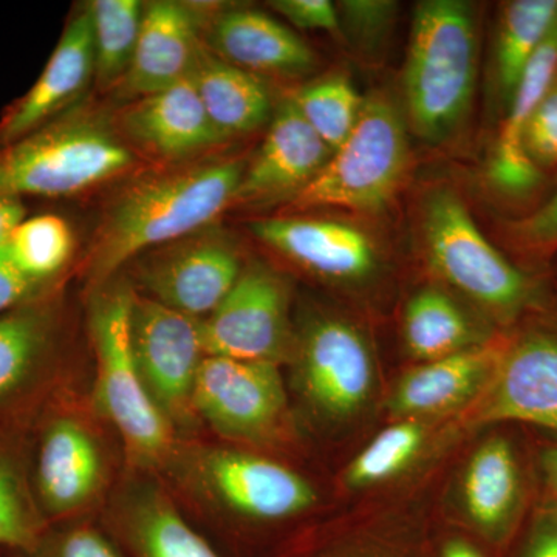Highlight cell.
Listing matches in <instances>:
<instances>
[{"instance_id": "cell-1", "label": "cell", "mask_w": 557, "mask_h": 557, "mask_svg": "<svg viewBox=\"0 0 557 557\" xmlns=\"http://www.w3.org/2000/svg\"><path fill=\"white\" fill-rule=\"evenodd\" d=\"M247 164L215 161L139 182L110 208L91 249L94 288L141 252L183 239L234 203Z\"/></svg>"}, {"instance_id": "cell-2", "label": "cell", "mask_w": 557, "mask_h": 557, "mask_svg": "<svg viewBox=\"0 0 557 557\" xmlns=\"http://www.w3.org/2000/svg\"><path fill=\"white\" fill-rule=\"evenodd\" d=\"M134 296L127 282L113 278L91 293L89 333L97 358L94 405L119 432L131 467L150 472L164 468L178 440L139 376L131 343Z\"/></svg>"}, {"instance_id": "cell-3", "label": "cell", "mask_w": 557, "mask_h": 557, "mask_svg": "<svg viewBox=\"0 0 557 557\" xmlns=\"http://www.w3.org/2000/svg\"><path fill=\"white\" fill-rule=\"evenodd\" d=\"M478 78V28L468 3H418L405 67L410 124L428 141H442L468 115Z\"/></svg>"}, {"instance_id": "cell-4", "label": "cell", "mask_w": 557, "mask_h": 557, "mask_svg": "<svg viewBox=\"0 0 557 557\" xmlns=\"http://www.w3.org/2000/svg\"><path fill=\"white\" fill-rule=\"evenodd\" d=\"M131 164V150L104 120L65 112L0 146V197L75 196L123 174Z\"/></svg>"}, {"instance_id": "cell-5", "label": "cell", "mask_w": 557, "mask_h": 557, "mask_svg": "<svg viewBox=\"0 0 557 557\" xmlns=\"http://www.w3.org/2000/svg\"><path fill=\"white\" fill-rule=\"evenodd\" d=\"M163 469L208 508L252 522L296 518L318 500L309 480L247 450L178 440Z\"/></svg>"}, {"instance_id": "cell-6", "label": "cell", "mask_w": 557, "mask_h": 557, "mask_svg": "<svg viewBox=\"0 0 557 557\" xmlns=\"http://www.w3.org/2000/svg\"><path fill=\"white\" fill-rule=\"evenodd\" d=\"M409 141L394 102L366 98L354 131L295 199L293 208L383 209L406 177Z\"/></svg>"}, {"instance_id": "cell-7", "label": "cell", "mask_w": 557, "mask_h": 557, "mask_svg": "<svg viewBox=\"0 0 557 557\" xmlns=\"http://www.w3.org/2000/svg\"><path fill=\"white\" fill-rule=\"evenodd\" d=\"M423 239L432 270L496 317H516L530 302L531 284L525 274L483 236L454 190L429 194Z\"/></svg>"}, {"instance_id": "cell-8", "label": "cell", "mask_w": 557, "mask_h": 557, "mask_svg": "<svg viewBox=\"0 0 557 557\" xmlns=\"http://www.w3.org/2000/svg\"><path fill=\"white\" fill-rule=\"evenodd\" d=\"M30 478L36 504L53 525L79 519L100 498L108 461L78 416L40 406L32 429Z\"/></svg>"}, {"instance_id": "cell-9", "label": "cell", "mask_w": 557, "mask_h": 557, "mask_svg": "<svg viewBox=\"0 0 557 557\" xmlns=\"http://www.w3.org/2000/svg\"><path fill=\"white\" fill-rule=\"evenodd\" d=\"M131 343L143 384L175 434L196 423L194 392L207 358L200 321L135 293Z\"/></svg>"}, {"instance_id": "cell-10", "label": "cell", "mask_w": 557, "mask_h": 557, "mask_svg": "<svg viewBox=\"0 0 557 557\" xmlns=\"http://www.w3.org/2000/svg\"><path fill=\"white\" fill-rule=\"evenodd\" d=\"M289 362L300 397L322 420L341 423L372 398L376 369L368 339L339 318H319L296 335Z\"/></svg>"}, {"instance_id": "cell-11", "label": "cell", "mask_w": 557, "mask_h": 557, "mask_svg": "<svg viewBox=\"0 0 557 557\" xmlns=\"http://www.w3.org/2000/svg\"><path fill=\"white\" fill-rule=\"evenodd\" d=\"M201 343L212 357L284 364L295 350L285 278L262 263L242 270L218 309L200 321Z\"/></svg>"}, {"instance_id": "cell-12", "label": "cell", "mask_w": 557, "mask_h": 557, "mask_svg": "<svg viewBox=\"0 0 557 557\" xmlns=\"http://www.w3.org/2000/svg\"><path fill=\"white\" fill-rule=\"evenodd\" d=\"M194 412L222 437L255 445L273 442L288 421L278 366L208 355L197 376Z\"/></svg>"}, {"instance_id": "cell-13", "label": "cell", "mask_w": 557, "mask_h": 557, "mask_svg": "<svg viewBox=\"0 0 557 557\" xmlns=\"http://www.w3.org/2000/svg\"><path fill=\"white\" fill-rule=\"evenodd\" d=\"M102 528L126 557H223L146 471L116 490Z\"/></svg>"}, {"instance_id": "cell-14", "label": "cell", "mask_w": 557, "mask_h": 557, "mask_svg": "<svg viewBox=\"0 0 557 557\" xmlns=\"http://www.w3.org/2000/svg\"><path fill=\"white\" fill-rule=\"evenodd\" d=\"M60 313L46 298L0 314V417L38 410L57 375Z\"/></svg>"}, {"instance_id": "cell-15", "label": "cell", "mask_w": 557, "mask_h": 557, "mask_svg": "<svg viewBox=\"0 0 557 557\" xmlns=\"http://www.w3.org/2000/svg\"><path fill=\"white\" fill-rule=\"evenodd\" d=\"M239 255L218 236H201L153 256L139 269L150 299L197 319L208 318L239 278Z\"/></svg>"}, {"instance_id": "cell-16", "label": "cell", "mask_w": 557, "mask_h": 557, "mask_svg": "<svg viewBox=\"0 0 557 557\" xmlns=\"http://www.w3.org/2000/svg\"><path fill=\"white\" fill-rule=\"evenodd\" d=\"M478 423L520 421L557 432V336L528 333L504 348Z\"/></svg>"}, {"instance_id": "cell-17", "label": "cell", "mask_w": 557, "mask_h": 557, "mask_svg": "<svg viewBox=\"0 0 557 557\" xmlns=\"http://www.w3.org/2000/svg\"><path fill=\"white\" fill-rule=\"evenodd\" d=\"M249 230L267 247L329 281L359 282L379 267L368 234L338 220L289 215L255 220Z\"/></svg>"}, {"instance_id": "cell-18", "label": "cell", "mask_w": 557, "mask_h": 557, "mask_svg": "<svg viewBox=\"0 0 557 557\" xmlns=\"http://www.w3.org/2000/svg\"><path fill=\"white\" fill-rule=\"evenodd\" d=\"M95 75L89 7L69 21L57 49L30 90L0 120V146L38 131L67 112Z\"/></svg>"}, {"instance_id": "cell-19", "label": "cell", "mask_w": 557, "mask_h": 557, "mask_svg": "<svg viewBox=\"0 0 557 557\" xmlns=\"http://www.w3.org/2000/svg\"><path fill=\"white\" fill-rule=\"evenodd\" d=\"M330 156L332 149L314 134L293 101L284 102L255 159L245 166L236 201L295 199Z\"/></svg>"}, {"instance_id": "cell-20", "label": "cell", "mask_w": 557, "mask_h": 557, "mask_svg": "<svg viewBox=\"0 0 557 557\" xmlns=\"http://www.w3.org/2000/svg\"><path fill=\"white\" fill-rule=\"evenodd\" d=\"M201 47L190 7L171 0L149 3L129 70L121 81L124 94L138 100L189 79Z\"/></svg>"}, {"instance_id": "cell-21", "label": "cell", "mask_w": 557, "mask_h": 557, "mask_svg": "<svg viewBox=\"0 0 557 557\" xmlns=\"http://www.w3.org/2000/svg\"><path fill=\"white\" fill-rule=\"evenodd\" d=\"M121 129L139 149L163 160H182L225 141L193 81L138 98L124 109Z\"/></svg>"}, {"instance_id": "cell-22", "label": "cell", "mask_w": 557, "mask_h": 557, "mask_svg": "<svg viewBox=\"0 0 557 557\" xmlns=\"http://www.w3.org/2000/svg\"><path fill=\"white\" fill-rule=\"evenodd\" d=\"M504 346L482 344L450 357L420 362L399 376L391 395L388 410L401 420H420L467 405L485 394Z\"/></svg>"}, {"instance_id": "cell-23", "label": "cell", "mask_w": 557, "mask_h": 557, "mask_svg": "<svg viewBox=\"0 0 557 557\" xmlns=\"http://www.w3.org/2000/svg\"><path fill=\"white\" fill-rule=\"evenodd\" d=\"M208 49L249 73L304 75L317 57L292 28L263 11L234 9L211 21Z\"/></svg>"}, {"instance_id": "cell-24", "label": "cell", "mask_w": 557, "mask_h": 557, "mask_svg": "<svg viewBox=\"0 0 557 557\" xmlns=\"http://www.w3.org/2000/svg\"><path fill=\"white\" fill-rule=\"evenodd\" d=\"M39 410L0 417V549L25 553L49 523L36 504L30 478L32 429Z\"/></svg>"}, {"instance_id": "cell-25", "label": "cell", "mask_w": 557, "mask_h": 557, "mask_svg": "<svg viewBox=\"0 0 557 557\" xmlns=\"http://www.w3.org/2000/svg\"><path fill=\"white\" fill-rule=\"evenodd\" d=\"M209 119L226 139L259 129L271 113L270 91L255 73L201 47L190 75Z\"/></svg>"}, {"instance_id": "cell-26", "label": "cell", "mask_w": 557, "mask_h": 557, "mask_svg": "<svg viewBox=\"0 0 557 557\" xmlns=\"http://www.w3.org/2000/svg\"><path fill=\"white\" fill-rule=\"evenodd\" d=\"M463 505L469 519L487 534L504 530L520 500L518 458L504 437L486 440L472 454L463 474Z\"/></svg>"}, {"instance_id": "cell-27", "label": "cell", "mask_w": 557, "mask_h": 557, "mask_svg": "<svg viewBox=\"0 0 557 557\" xmlns=\"http://www.w3.org/2000/svg\"><path fill=\"white\" fill-rule=\"evenodd\" d=\"M403 338L410 357L420 362L482 346V336L465 310L442 289H420L403 317Z\"/></svg>"}, {"instance_id": "cell-28", "label": "cell", "mask_w": 557, "mask_h": 557, "mask_svg": "<svg viewBox=\"0 0 557 557\" xmlns=\"http://www.w3.org/2000/svg\"><path fill=\"white\" fill-rule=\"evenodd\" d=\"M556 20L557 0H515L505 7L498 27L496 67L498 87L508 101Z\"/></svg>"}, {"instance_id": "cell-29", "label": "cell", "mask_w": 557, "mask_h": 557, "mask_svg": "<svg viewBox=\"0 0 557 557\" xmlns=\"http://www.w3.org/2000/svg\"><path fill=\"white\" fill-rule=\"evenodd\" d=\"M72 228L54 214L25 218L0 248L11 267L39 284L51 285L73 252Z\"/></svg>"}, {"instance_id": "cell-30", "label": "cell", "mask_w": 557, "mask_h": 557, "mask_svg": "<svg viewBox=\"0 0 557 557\" xmlns=\"http://www.w3.org/2000/svg\"><path fill=\"white\" fill-rule=\"evenodd\" d=\"M89 11L95 76L104 87L121 84L134 58L145 7L138 0H95Z\"/></svg>"}, {"instance_id": "cell-31", "label": "cell", "mask_w": 557, "mask_h": 557, "mask_svg": "<svg viewBox=\"0 0 557 557\" xmlns=\"http://www.w3.org/2000/svg\"><path fill=\"white\" fill-rule=\"evenodd\" d=\"M556 78L557 20L520 75L518 86L509 100L507 120L502 126L491 160L519 161L530 157L523 146V129L534 110L557 83Z\"/></svg>"}, {"instance_id": "cell-32", "label": "cell", "mask_w": 557, "mask_h": 557, "mask_svg": "<svg viewBox=\"0 0 557 557\" xmlns=\"http://www.w3.org/2000/svg\"><path fill=\"white\" fill-rule=\"evenodd\" d=\"M302 119L330 149H338L359 119L362 100L344 76H330L304 87L292 100Z\"/></svg>"}, {"instance_id": "cell-33", "label": "cell", "mask_w": 557, "mask_h": 557, "mask_svg": "<svg viewBox=\"0 0 557 557\" xmlns=\"http://www.w3.org/2000/svg\"><path fill=\"white\" fill-rule=\"evenodd\" d=\"M426 440L420 420H399L381 431L348 465L344 482L348 487L380 485L395 478L418 456Z\"/></svg>"}, {"instance_id": "cell-34", "label": "cell", "mask_w": 557, "mask_h": 557, "mask_svg": "<svg viewBox=\"0 0 557 557\" xmlns=\"http://www.w3.org/2000/svg\"><path fill=\"white\" fill-rule=\"evenodd\" d=\"M13 557H126L104 528L75 519L53 523L25 553Z\"/></svg>"}, {"instance_id": "cell-35", "label": "cell", "mask_w": 557, "mask_h": 557, "mask_svg": "<svg viewBox=\"0 0 557 557\" xmlns=\"http://www.w3.org/2000/svg\"><path fill=\"white\" fill-rule=\"evenodd\" d=\"M522 139L539 166L557 164V83L528 120Z\"/></svg>"}, {"instance_id": "cell-36", "label": "cell", "mask_w": 557, "mask_h": 557, "mask_svg": "<svg viewBox=\"0 0 557 557\" xmlns=\"http://www.w3.org/2000/svg\"><path fill=\"white\" fill-rule=\"evenodd\" d=\"M512 240L523 251L547 256L557 249V189L536 211L512 223Z\"/></svg>"}, {"instance_id": "cell-37", "label": "cell", "mask_w": 557, "mask_h": 557, "mask_svg": "<svg viewBox=\"0 0 557 557\" xmlns=\"http://www.w3.org/2000/svg\"><path fill=\"white\" fill-rule=\"evenodd\" d=\"M271 9L300 30L338 33L339 11L330 0H274Z\"/></svg>"}, {"instance_id": "cell-38", "label": "cell", "mask_w": 557, "mask_h": 557, "mask_svg": "<svg viewBox=\"0 0 557 557\" xmlns=\"http://www.w3.org/2000/svg\"><path fill=\"white\" fill-rule=\"evenodd\" d=\"M51 285L25 277L0 255V314L49 296Z\"/></svg>"}, {"instance_id": "cell-39", "label": "cell", "mask_w": 557, "mask_h": 557, "mask_svg": "<svg viewBox=\"0 0 557 557\" xmlns=\"http://www.w3.org/2000/svg\"><path fill=\"white\" fill-rule=\"evenodd\" d=\"M344 16L350 21L351 25H355L357 30L370 33L375 28L384 27L388 17H391V11L394 10V3L388 2H344L343 7ZM358 32V33H359Z\"/></svg>"}, {"instance_id": "cell-40", "label": "cell", "mask_w": 557, "mask_h": 557, "mask_svg": "<svg viewBox=\"0 0 557 557\" xmlns=\"http://www.w3.org/2000/svg\"><path fill=\"white\" fill-rule=\"evenodd\" d=\"M27 218L24 201L14 197H0V248L10 239L22 220Z\"/></svg>"}, {"instance_id": "cell-41", "label": "cell", "mask_w": 557, "mask_h": 557, "mask_svg": "<svg viewBox=\"0 0 557 557\" xmlns=\"http://www.w3.org/2000/svg\"><path fill=\"white\" fill-rule=\"evenodd\" d=\"M525 557H557V518H549L539 527Z\"/></svg>"}, {"instance_id": "cell-42", "label": "cell", "mask_w": 557, "mask_h": 557, "mask_svg": "<svg viewBox=\"0 0 557 557\" xmlns=\"http://www.w3.org/2000/svg\"><path fill=\"white\" fill-rule=\"evenodd\" d=\"M542 468H544L549 485L555 487L557 493V446L542 454Z\"/></svg>"}, {"instance_id": "cell-43", "label": "cell", "mask_w": 557, "mask_h": 557, "mask_svg": "<svg viewBox=\"0 0 557 557\" xmlns=\"http://www.w3.org/2000/svg\"><path fill=\"white\" fill-rule=\"evenodd\" d=\"M442 557H482L480 553L463 541H453L443 549Z\"/></svg>"}]
</instances>
